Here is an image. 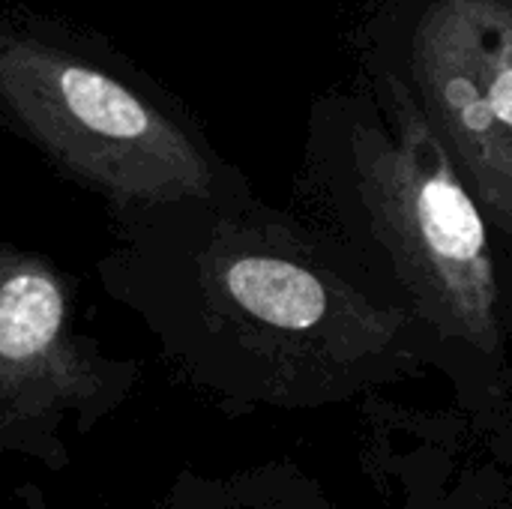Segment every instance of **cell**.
I'll return each mask as SVG.
<instances>
[{"mask_svg":"<svg viewBox=\"0 0 512 509\" xmlns=\"http://www.w3.org/2000/svg\"><path fill=\"white\" fill-rule=\"evenodd\" d=\"M300 201L411 315L423 342L504 357L510 291L498 237L399 66L366 51V87L312 102Z\"/></svg>","mask_w":512,"mask_h":509,"instance_id":"obj_1","label":"cell"},{"mask_svg":"<svg viewBox=\"0 0 512 509\" xmlns=\"http://www.w3.org/2000/svg\"><path fill=\"white\" fill-rule=\"evenodd\" d=\"M141 279L201 333L324 375L387 363L423 342L411 315L321 225L243 183L144 210Z\"/></svg>","mask_w":512,"mask_h":509,"instance_id":"obj_2","label":"cell"},{"mask_svg":"<svg viewBox=\"0 0 512 509\" xmlns=\"http://www.w3.org/2000/svg\"><path fill=\"white\" fill-rule=\"evenodd\" d=\"M0 108L69 174L138 210L246 183L156 102L15 27H0Z\"/></svg>","mask_w":512,"mask_h":509,"instance_id":"obj_3","label":"cell"},{"mask_svg":"<svg viewBox=\"0 0 512 509\" xmlns=\"http://www.w3.org/2000/svg\"><path fill=\"white\" fill-rule=\"evenodd\" d=\"M512 252V0H390L372 27Z\"/></svg>","mask_w":512,"mask_h":509,"instance_id":"obj_4","label":"cell"},{"mask_svg":"<svg viewBox=\"0 0 512 509\" xmlns=\"http://www.w3.org/2000/svg\"><path fill=\"white\" fill-rule=\"evenodd\" d=\"M69 294L57 270L0 246V381H54L72 360Z\"/></svg>","mask_w":512,"mask_h":509,"instance_id":"obj_5","label":"cell"}]
</instances>
